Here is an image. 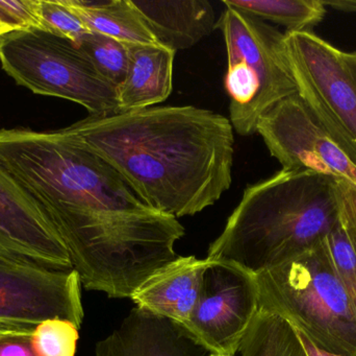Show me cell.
Listing matches in <instances>:
<instances>
[{
  "instance_id": "cell-26",
  "label": "cell",
  "mask_w": 356,
  "mask_h": 356,
  "mask_svg": "<svg viewBox=\"0 0 356 356\" xmlns=\"http://www.w3.org/2000/svg\"><path fill=\"white\" fill-rule=\"evenodd\" d=\"M38 324L12 323L0 321V336L10 334H33Z\"/></svg>"
},
{
  "instance_id": "cell-10",
  "label": "cell",
  "mask_w": 356,
  "mask_h": 356,
  "mask_svg": "<svg viewBox=\"0 0 356 356\" xmlns=\"http://www.w3.org/2000/svg\"><path fill=\"white\" fill-rule=\"evenodd\" d=\"M81 282L75 270L49 271L0 259V321L39 324L83 321Z\"/></svg>"
},
{
  "instance_id": "cell-32",
  "label": "cell",
  "mask_w": 356,
  "mask_h": 356,
  "mask_svg": "<svg viewBox=\"0 0 356 356\" xmlns=\"http://www.w3.org/2000/svg\"><path fill=\"white\" fill-rule=\"evenodd\" d=\"M2 35H4L3 31H1V29H0V36Z\"/></svg>"
},
{
  "instance_id": "cell-29",
  "label": "cell",
  "mask_w": 356,
  "mask_h": 356,
  "mask_svg": "<svg viewBox=\"0 0 356 356\" xmlns=\"http://www.w3.org/2000/svg\"><path fill=\"white\" fill-rule=\"evenodd\" d=\"M0 29L3 31L4 33H10L15 29H20L19 25L1 8H0Z\"/></svg>"
},
{
  "instance_id": "cell-30",
  "label": "cell",
  "mask_w": 356,
  "mask_h": 356,
  "mask_svg": "<svg viewBox=\"0 0 356 356\" xmlns=\"http://www.w3.org/2000/svg\"><path fill=\"white\" fill-rule=\"evenodd\" d=\"M323 1L324 6H332L336 10H345V12H356V0H349V1Z\"/></svg>"
},
{
  "instance_id": "cell-6",
  "label": "cell",
  "mask_w": 356,
  "mask_h": 356,
  "mask_svg": "<svg viewBox=\"0 0 356 356\" xmlns=\"http://www.w3.org/2000/svg\"><path fill=\"white\" fill-rule=\"evenodd\" d=\"M0 63L33 93L76 102L92 116L119 113L118 88L64 38L42 29H15L0 36Z\"/></svg>"
},
{
  "instance_id": "cell-31",
  "label": "cell",
  "mask_w": 356,
  "mask_h": 356,
  "mask_svg": "<svg viewBox=\"0 0 356 356\" xmlns=\"http://www.w3.org/2000/svg\"><path fill=\"white\" fill-rule=\"evenodd\" d=\"M209 356H232V355H218V353H209Z\"/></svg>"
},
{
  "instance_id": "cell-23",
  "label": "cell",
  "mask_w": 356,
  "mask_h": 356,
  "mask_svg": "<svg viewBox=\"0 0 356 356\" xmlns=\"http://www.w3.org/2000/svg\"><path fill=\"white\" fill-rule=\"evenodd\" d=\"M338 180L340 221L356 252V188Z\"/></svg>"
},
{
  "instance_id": "cell-28",
  "label": "cell",
  "mask_w": 356,
  "mask_h": 356,
  "mask_svg": "<svg viewBox=\"0 0 356 356\" xmlns=\"http://www.w3.org/2000/svg\"><path fill=\"white\" fill-rule=\"evenodd\" d=\"M343 62L356 85V52H342Z\"/></svg>"
},
{
  "instance_id": "cell-21",
  "label": "cell",
  "mask_w": 356,
  "mask_h": 356,
  "mask_svg": "<svg viewBox=\"0 0 356 356\" xmlns=\"http://www.w3.org/2000/svg\"><path fill=\"white\" fill-rule=\"evenodd\" d=\"M41 29L74 44L90 33L83 21L66 6L64 0H35Z\"/></svg>"
},
{
  "instance_id": "cell-16",
  "label": "cell",
  "mask_w": 356,
  "mask_h": 356,
  "mask_svg": "<svg viewBox=\"0 0 356 356\" xmlns=\"http://www.w3.org/2000/svg\"><path fill=\"white\" fill-rule=\"evenodd\" d=\"M90 33L123 43L158 44L133 0H64Z\"/></svg>"
},
{
  "instance_id": "cell-2",
  "label": "cell",
  "mask_w": 356,
  "mask_h": 356,
  "mask_svg": "<svg viewBox=\"0 0 356 356\" xmlns=\"http://www.w3.org/2000/svg\"><path fill=\"white\" fill-rule=\"evenodd\" d=\"M60 130L114 167L149 206L177 219L213 206L232 185L234 127L207 109L89 115Z\"/></svg>"
},
{
  "instance_id": "cell-1",
  "label": "cell",
  "mask_w": 356,
  "mask_h": 356,
  "mask_svg": "<svg viewBox=\"0 0 356 356\" xmlns=\"http://www.w3.org/2000/svg\"><path fill=\"white\" fill-rule=\"evenodd\" d=\"M0 164L46 213L87 290L131 299L179 256L175 247L186 230L177 217L149 206L62 130H0Z\"/></svg>"
},
{
  "instance_id": "cell-15",
  "label": "cell",
  "mask_w": 356,
  "mask_h": 356,
  "mask_svg": "<svg viewBox=\"0 0 356 356\" xmlns=\"http://www.w3.org/2000/svg\"><path fill=\"white\" fill-rule=\"evenodd\" d=\"M129 69L118 88L119 113L165 102L172 92L175 52L159 44L127 43Z\"/></svg>"
},
{
  "instance_id": "cell-5",
  "label": "cell",
  "mask_w": 356,
  "mask_h": 356,
  "mask_svg": "<svg viewBox=\"0 0 356 356\" xmlns=\"http://www.w3.org/2000/svg\"><path fill=\"white\" fill-rule=\"evenodd\" d=\"M216 29L225 42L229 121L241 136L257 133L261 115L297 94L284 54V33L265 21L226 6Z\"/></svg>"
},
{
  "instance_id": "cell-17",
  "label": "cell",
  "mask_w": 356,
  "mask_h": 356,
  "mask_svg": "<svg viewBox=\"0 0 356 356\" xmlns=\"http://www.w3.org/2000/svg\"><path fill=\"white\" fill-rule=\"evenodd\" d=\"M223 4L286 31H313L326 15L322 0H224Z\"/></svg>"
},
{
  "instance_id": "cell-8",
  "label": "cell",
  "mask_w": 356,
  "mask_h": 356,
  "mask_svg": "<svg viewBox=\"0 0 356 356\" xmlns=\"http://www.w3.org/2000/svg\"><path fill=\"white\" fill-rule=\"evenodd\" d=\"M259 311L254 274L209 259L186 330L209 353L234 356Z\"/></svg>"
},
{
  "instance_id": "cell-20",
  "label": "cell",
  "mask_w": 356,
  "mask_h": 356,
  "mask_svg": "<svg viewBox=\"0 0 356 356\" xmlns=\"http://www.w3.org/2000/svg\"><path fill=\"white\" fill-rule=\"evenodd\" d=\"M79 330L72 322L49 319L35 326L31 344L38 356H75Z\"/></svg>"
},
{
  "instance_id": "cell-12",
  "label": "cell",
  "mask_w": 356,
  "mask_h": 356,
  "mask_svg": "<svg viewBox=\"0 0 356 356\" xmlns=\"http://www.w3.org/2000/svg\"><path fill=\"white\" fill-rule=\"evenodd\" d=\"M184 327L134 309L118 328L96 344L95 356H209Z\"/></svg>"
},
{
  "instance_id": "cell-13",
  "label": "cell",
  "mask_w": 356,
  "mask_h": 356,
  "mask_svg": "<svg viewBox=\"0 0 356 356\" xmlns=\"http://www.w3.org/2000/svg\"><path fill=\"white\" fill-rule=\"evenodd\" d=\"M209 259L178 256L149 276L131 296L138 309L170 320L186 330Z\"/></svg>"
},
{
  "instance_id": "cell-22",
  "label": "cell",
  "mask_w": 356,
  "mask_h": 356,
  "mask_svg": "<svg viewBox=\"0 0 356 356\" xmlns=\"http://www.w3.org/2000/svg\"><path fill=\"white\" fill-rule=\"evenodd\" d=\"M324 242L356 315V252L341 221L325 236Z\"/></svg>"
},
{
  "instance_id": "cell-27",
  "label": "cell",
  "mask_w": 356,
  "mask_h": 356,
  "mask_svg": "<svg viewBox=\"0 0 356 356\" xmlns=\"http://www.w3.org/2000/svg\"><path fill=\"white\" fill-rule=\"evenodd\" d=\"M299 339H300L301 343H302L303 348H305V353L307 356H345L336 355V353H330V351L323 350V349L319 348L316 346L313 342L309 340L305 334L301 332H297Z\"/></svg>"
},
{
  "instance_id": "cell-14",
  "label": "cell",
  "mask_w": 356,
  "mask_h": 356,
  "mask_svg": "<svg viewBox=\"0 0 356 356\" xmlns=\"http://www.w3.org/2000/svg\"><path fill=\"white\" fill-rule=\"evenodd\" d=\"M159 45L172 52L188 49L216 27L207 0H133Z\"/></svg>"
},
{
  "instance_id": "cell-11",
  "label": "cell",
  "mask_w": 356,
  "mask_h": 356,
  "mask_svg": "<svg viewBox=\"0 0 356 356\" xmlns=\"http://www.w3.org/2000/svg\"><path fill=\"white\" fill-rule=\"evenodd\" d=\"M0 259L49 271H72L68 250L29 192L0 164Z\"/></svg>"
},
{
  "instance_id": "cell-19",
  "label": "cell",
  "mask_w": 356,
  "mask_h": 356,
  "mask_svg": "<svg viewBox=\"0 0 356 356\" xmlns=\"http://www.w3.org/2000/svg\"><path fill=\"white\" fill-rule=\"evenodd\" d=\"M76 45L91 60L102 77L117 88L122 85L129 69L127 43L99 33H88Z\"/></svg>"
},
{
  "instance_id": "cell-7",
  "label": "cell",
  "mask_w": 356,
  "mask_h": 356,
  "mask_svg": "<svg viewBox=\"0 0 356 356\" xmlns=\"http://www.w3.org/2000/svg\"><path fill=\"white\" fill-rule=\"evenodd\" d=\"M284 47L297 95L324 133L356 162V85L342 50L313 31H286Z\"/></svg>"
},
{
  "instance_id": "cell-25",
  "label": "cell",
  "mask_w": 356,
  "mask_h": 356,
  "mask_svg": "<svg viewBox=\"0 0 356 356\" xmlns=\"http://www.w3.org/2000/svg\"><path fill=\"white\" fill-rule=\"evenodd\" d=\"M0 356H38L31 344V334L0 336Z\"/></svg>"
},
{
  "instance_id": "cell-4",
  "label": "cell",
  "mask_w": 356,
  "mask_h": 356,
  "mask_svg": "<svg viewBox=\"0 0 356 356\" xmlns=\"http://www.w3.org/2000/svg\"><path fill=\"white\" fill-rule=\"evenodd\" d=\"M255 280L259 309L280 316L323 350L356 356L355 309L324 240Z\"/></svg>"
},
{
  "instance_id": "cell-18",
  "label": "cell",
  "mask_w": 356,
  "mask_h": 356,
  "mask_svg": "<svg viewBox=\"0 0 356 356\" xmlns=\"http://www.w3.org/2000/svg\"><path fill=\"white\" fill-rule=\"evenodd\" d=\"M241 356H307L289 322L259 309L241 345Z\"/></svg>"
},
{
  "instance_id": "cell-9",
  "label": "cell",
  "mask_w": 356,
  "mask_h": 356,
  "mask_svg": "<svg viewBox=\"0 0 356 356\" xmlns=\"http://www.w3.org/2000/svg\"><path fill=\"white\" fill-rule=\"evenodd\" d=\"M257 133L284 171L309 169L356 188V162L324 133L297 94L261 115Z\"/></svg>"
},
{
  "instance_id": "cell-3",
  "label": "cell",
  "mask_w": 356,
  "mask_h": 356,
  "mask_svg": "<svg viewBox=\"0 0 356 356\" xmlns=\"http://www.w3.org/2000/svg\"><path fill=\"white\" fill-rule=\"evenodd\" d=\"M339 223L336 178L282 169L247 186L207 258L257 275L319 244Z\"/></svg>"
},
{
  "instance_id": "cell-24",
  "label": "cell",
  "mask_w": 356,
  "mask_h": 356,
  "mask_svg": "<svg viewBox=\"0 0 356 356\" xmlns=\"http://www.w3.org/2000/svg\"><path fill=\"white\" fill-rule=\"evenodd\" d=\"M0 8L19 25L20 29H41L35 0H0Z\"/></svg>"
}]
</instances>
